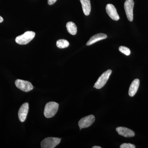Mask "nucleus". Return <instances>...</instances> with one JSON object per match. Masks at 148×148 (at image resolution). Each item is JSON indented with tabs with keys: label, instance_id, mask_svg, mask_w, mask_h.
<instances>
[{
	"label": "nucleus",
	"instance_id": "10",
	"mask_svg": "<svg viewBox=\"0 0 148 148\" xmlns=\"http://www.w3.org/2000/svg\"><path fill=\"white\" fill-rule=\"evenodd\" d=\"M116 130L119 135L125 138H131L135 135L134 131L127 127H118L116 128Z\"/></svg>",
	"mask_w": 148,
	"mask_h": 148
},
{
	"label": "nucleus",
	"instance_id": "11",
	"mask_svg": "<svg viewBox=\"0 0 148 148\" xmlns=\"http://www.w3.org/2000/svg\"><path fill=\"white\" fill-rule=\"evenodd\" d=\"M107 36L106 34L100 33L94 35L90 38L89 40L86 43V45L89 46L97 42L107 38Z\"/></svg>",
	"mask_w": 148,
	"mask_h": 148
},
{
	"label": "nucleus",
	"instance_id": "20",
	"mask_svg": "<svg viewBox=\"0 0 148 148\" xmlns=\"http://www.w3.org/2000/svg\"><path fill=\"white\" fill-rule=\"evenodd\" d=\"M92 148H101V147H99V146H94L92 147Z\"/></svg>",
	"mask_w": 148,
	"mask_h": 148
},
{
	"label": "nucleus",
	"instance_id": "3",
	"mask_svg": "<svg viewBox=\"0 0 148 148\" xmlns=\"http://www.w3.org/2000/svg\"><path fill=\"white\" fill-rule=\"evenodd\" d=\"M61 139L60 138L49 137L44 139L41 143L42 148H53L59 145Z\"/></svg>",
	"mask_w": 148,
	"mask_h": 148
},
{
	"label": "nucleus",
	"instance_id": "2",
	"mask_svg": "<svg viewBox=\"0 0 148 148\" xmlns=\"http://www.w3.org/2000/svg\"><path fill=\"white\" fill-rule=\"evenodd\" d=\"M36 33L32 31H28L23 34L16 37L15 41L17 44L24 45L29 43L34 38Z\"/></svg>",
	"mask_w": 148,
	"mask_h": 148
},
{
	"label": "nucleus",
	"instance_id": "15",
	"mask_svg": "<svg viewBox=\"0 0 148 148\" xmlns=\"http://www.w3.org/2000/svg\"><path fill=\"white\" fill-rule=\"evenodd\" d=\"M56 45L57 47L59 48L64 49L68 47L70 45V44L67 40L60 39L57 41Z\"/></svg>",
	"mask_w": 148,
	"mask_h": 148
},
{
	"label": "nucleus",
	"instance_id": "5",
	"mask_svg": "<svg viewBox=\"0 0 148 148\" xmlns=\"http://www.w3.org/2000/svg\"><path fill=\"white\" fill-rule=\"evenodd\" d=\"M15 84L16 87L24 92H29L34 88L32 84L27 81L16 79L15 82Z\"/></svg>",
	"mask_w": 148,
	"mask_h": 148
},
{
	"label": "nucleus",
	"instance_id": "4",
	"mask_svg": "<svg viewBox=\"0 0 148 148\" xmlns=\"http://www.w3.org/2000/svg\"><path fill=\"white\" fill-rule=\"evenodd\" d=\"M112 73V70H108L103 73L101 76L99 77L97 82H95L94 87L97 89H101L103 87L109 79Z\"/></svg>",
	"mask_w": 148,
	"mask_h": 148
},
{
	"label": "nucleus",
	"instance_id": "18",
	"mask_svg": "<svg viewBox=\"0 0 148 148\" xmlns=\"http://www.w3.org/2000/svg\"><path fill=\"white\" fill-rule=\"evenodd\" d=\"M57 0H48V3L49 5H52L55 3Z\"/></svg>",
	"mask_w": 148,
	"mask_h": 148
},
{
	"label": "nucleus",
	"instance_id": "13",
	"mask_svg": "<svg viewBox=\"0 0 148 148\" xmlns=\"http://www.w3.org/2000/svg\"><path fill=\"white\" fill-rule=\"evenodd\" d=\"M82 5V10L85 15H89L91 11L90 0H80Z\"/></svg>",
	"mask_w": 148,
	"mask_h": 148
},
{
	"label": "nucleus",
	"instance_id": "19",
	"mask_svg": "<svg viewBox=\"0 0 148 148\" xmlns=\"http://www.w3.org/2000/svg\"><path fill=\"white\" fill-rule=\"evenodd\" d=\"M3 21V18L2 16H0V23H2Z\"/></svg>",
	"mask_w": 148,
	"mask_h": 148
},
{
	"label": "nucleus",
	"instance_id": "12",
	"mask_svg": "<svg viewBox=\"0 0 148 148\" xmlns=\"http://www.w3.org/2000/svg\"><path fill=\"white\" fill-rule=\"evenodd\" d=\"M140 86V80L138 79H136L133 81L130 86L129 95L130 97H133L135 95Z\"/></svg>",
	"mask_w": 148,
	"mask_h": 148
},
{
	"label": "nucleus",
	"instance_id": "1",
	"mask_svg": "<svg viewBox=\"0 0 148 148\" xmlns=\"http://www.w3.org/2000/svg\"><path fill=\"white\" fill-rule=\"evenodd\" d=\"M59 105L54 102H50L46 105L45 108V116L47 118H50L55 116L58 110Z\"/></svg>",
	"mask_w": 148,
	"mask_h": 148
},
{
	"label": "nucleus",
	"instance_id": "17",
	"mask_svg": "<svg viewBox=\"0 0 148 148\" xmlns=\"http://www.w3.org/2000/svg\"><path fill=\"white\" fill-rule=\"evenodd\" d=\"M121 148H135V145L130 143H123L120 147Z\"/></svg>",
	"mask_w": 148,
	"mask_h": 148
},
{
	"label": "nucleus",
	"instance_id": "14",
	"mask_svg": "<svg viewBox=\"0 0 148 148\" xmlns=\"http://www.w3.org/2000/svg\"><path fill=\"white\" fill-rule=\"evenodd\" d=\"M66 28L69 34L72 35L76 34L77 27L76 25L72 21H69L66 24Z\"/></svg>",
	"mask_w": 148,
	"mask_h": 148
},
{
	"label": "nucleus",
	"instance_id": "9",
	"mask_svg": "<svg viewBox=\"0 0 148 148\" xmlns=\"http://www.w3.org/2000/svg\"><path fill=\"white\" fill-rule=\"evenodd\" d=\"M29 110V104L27 103L23 104L19 109L18 112V119L21 122H23L26 120Z\"/></svg>",
	"mask_w": 148,
	"mask_h": 148
},
{
	"label": "nucleus",
	"instance_id": "8",
	"mask_svg": "<svg viewBox=\"0 0 148 148\" xmlns=\"http://www.w3.org/2000/svg\"><path fill=\"white\" fill-rule=\"evenodd\" d=\"M106 10L108 15L112 19L115 21L119 20L120 17L116 8L112 4H108L106 7Z\"/></svg>",
	"mask_w": 148,
	"mask_h": 148
},
{
	"label": "nucleus",
	"instance_id": "7",
	"mask_svg": "<svg viewBox=\"0 0 148 148\" xmlns=\"http://www.w3.org/2000/svg\"><path fill=\"white\" fill-rule=\"evenodd\" d=\"M95 120V117L93 115H90L83 118L78 123L80 129L89 127L92 125Z\"/></svg>",
	"mask_w": 148,
	"mask_h": 148
},
{
	"label": "nucleus",
	"instance_id": "16",
	"mask_svg": "<svg viewBox=\"0 0 148 148\" xmlns=\"http://www.w3.org/2000/svg\"><path fill=\"white\" fill-rule=\"evenodd\" d=\"M119 50L121 53L125 54L126 56H129L130 55V50L128 48L124 46H120L119 48Z\"/></svg>",
	"mask_w": 148,
	"mask_h": 148
},
{
	"label": "nucleus",
	"instance_id": "6",
	"mask_svg": "<svg viewBox=\"0 0 148 148\" xmlns=\"http://www.w3.org/2000/svg\"><path fill=\"white\" fill-rule=\"evenodd\" d=\"M134 2L133 0H126L124 3V9L127 19L130 21L133 19V8Z\"/></svg>",
	"mask_w": 148,
	"mask_h": 148
}]
</instances>
